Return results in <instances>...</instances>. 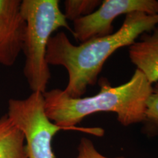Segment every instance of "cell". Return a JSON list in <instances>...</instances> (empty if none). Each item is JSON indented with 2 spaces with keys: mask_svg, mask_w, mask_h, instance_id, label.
Segmentation results:
<instances>
[{
  "mask_svg": "<svg viewBox=\"0 0 158 158\" xmlns=\"http://www.w3.org/2000/svg\"><path fill=\"white\" fill-rule=\"evenodd\" d=\"M158 25V14L133 13L125 15L119 29L107 36L97 37L78 45L63 31L51 36L47 47L48 65L62 66L68 73L64 89L72 98H80L88 86L95 84L107 59L122 47L130 46L142 34Z\"/></svg>",
  "mask_w": 158,
  "mask_h": 158,
  "instance_id": "obj_1",
  "label": "cell"
},
{
  "mask_svg": "<svg viewBox=\"0 0 158 158\" xmlns=\"http://www.w3.org/2000/svg\"><path fill=\"white\" fill-rule=\"evenodd\" d=\"M152 85L138 70L127 82L112 86L102 81L100 92L90 97L72 98L59 89L43 93L45 110L51 122L64 130H83L76 127L86 116L98 112L115 113L124 127L145 121L146 106Z\"/></svg>",
  "mask_w": 158,
  "mask_h": 158,
  "instance_id": "obj_2",
  "label": "cell"
},
{
  "mask_svg": "<svg viewBox=\"0 0 158 158\" xmlns=\"http://www.w3.org/2000/svg\"><path fill=\"white\" fill-rule=\"evenodd\" d=\"M21 12L26 23L23 75L31 92L43 94L51 78L46 61L49 40L59 28L67 29L71 33L72 29L59 8L58 0H23Z\"/></svg>",
  "mask_w": 158,
  "mask_h": 158,
  "instance_id": "obj_3",
  "label": "cell"
},
{
  "mask_svg": "<svg viewBox=\"0 0 158 158\" xmlns=\"http://www.w3.org/2000/svg\"><path fill=\"white\" fill-rule=\"evenodd\" d=\"M7 115L24 136L28 158H56L52 140L64 129L47 116L43 93L31 92L23 100L10 99Z\"/></svg>",
  "mask_w": 158,
  "mask_h": 158,
  "instance_id": "obj_4",
  "label": "cell"
},
{
  "mask_svg": "<svg viewBox=\"0 0 158 158\" xmlns=\"http://www.w3.org/2000/svg\"><path fill=\"white\" fill-rule=\"evenodd\" d=\"M133 13L158 14L157 0H104L93 13L73 21L72 34L81 43L113 33V22Z\"/></svg>",
  "mask_w": 158,
  "mask_h": 158,
  "instance_id": "obj_5",
  "label": "cell"
},
{
  "mask_svg": "<svg viewBox=\"0 0 158 158\" xmlns=\"http://www.w3.org/2000/svg\"><path fill=\"white\" fill-rule=\"evenodd\" d=\"M20 0H0V64L11 67L22 52L26 23Z\"/></svg>",
  "mask_w": 158,
  "mask_h": 158,
  "instance_id": "obj_6",
  "label": "cell"
},
{
  "mask_svg": "<svg viewBox=\"0 0 158 158\" xmlns=\"http://www.w3.org/2000/svg\"><path fill=\"white\" fill-rule=\"evenodd\" d=\"M130 61L152 85L158 82V25L129 46Z\"/></svg>",
  "mask_w": 158,
  "mask_h": 158,
  "instance_id": "obj_7",
  "label": "cell"
},
{
  "mask_svg": "<svg viewBox=\"0 0 158 158\" xmlns=\"http://www.w3.org/2000/svg\"><path fill=\"white\" fill-rule=\"evenodd\" d=\"M0 158H28L24 136L7 114L0 118Z\"/></svg>",
  "mask_w": 158,
  "mask_h": 158,
  "instance_id": "obj_8",
  "label": "cell"
},
{
  "mask_svg": "<svg viewBox=\"0 0 158 158\" xmlns=\"http://www.w3.org/2000/svg\"><path fill=\"white\" fill-rule=\"evenodd\" d=\"M100 0H66L64 13L66 19L73 22L77 19L90 15L101 5Z\"/></svg>",
  "mask_w": 158,
  "mask_h": 158,
  "instance_id": "obj_9",
  "label": "cell"
},
{
  "mask_svg": "<svg viewBox=\"0 0 158 158\" xmlns=\"http://www.w3.org/2000/svg\"><path fill=\"white\" fill-rule=\"evenodd\" d=\"M144 122L158 127V82L152 85V90L147 100Z\"/></svg>",
  "mask_w": 158,
  "mask_h": 158,
  "instance_id": "obj_10",
  "label": "cell"
},
{
  "mask_svg": "<svg viewBox=\"0 0 158 158\" xmlns=\"http://www.w3.org/2000/svg\"><path fill=\"white\" fill-rule=\"evenodd\" d=\"M76 158H126L124 157H108L99 152L93 142L87 138H82L79 142Z\"/></svg>",
  "mask_w": 158,
  "mask_h": 158,
  "instance_id": "obj_11",
  "label": "cell"
}]
</instances>
